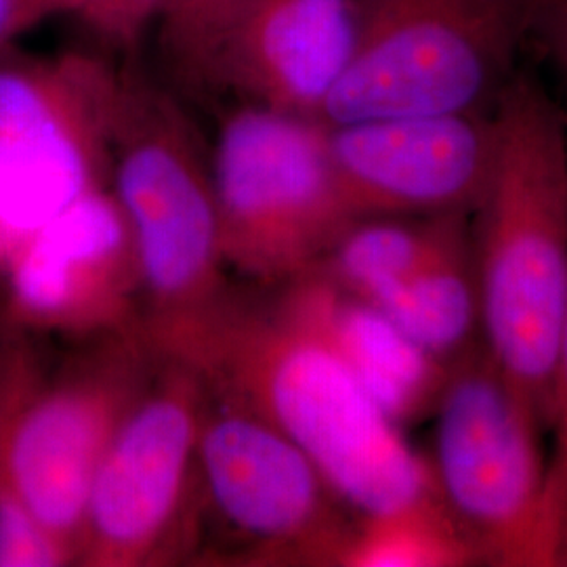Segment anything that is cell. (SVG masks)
<instances>
[{"instance_id":"obj_14","label":"cell","mask_w":567,"mask_h":567,"mask_svg":"<svg viewBox=\"0 0 567 567\" xmlns=\"http://www.w3.org/2000/svg\"><path fill=\"white\" fill-rule=\"evenodd\" d=\"M365 303L379 307L393 324L440 362L452 365L461 360L482 341L471 227L408 278L381 290Z\"/></svg>"},{"instance_id":"obj_18","label":"cell","mask_w":567,"mask_h":567,"mask_svg":"<svg viewBox=\"0 0 567 567\" xmlns=\"http://www.w3.org/2000/svg\"><path fill=\"white\" fill-rule=\"evenodd\" d=\"M166 0H61L70 16L102 42L126 58H137L142 42L161 20Z\"/></svg>"},{"instance_id":"obj_17","label":"cell","mask_w":567,"mask_h":567,"mask_svg":"<svg viewBox=\"0 0 567 567\" xmlns=\"http://www.w3.org/2000/svg\"><path fill=\"white\" fill-rule=\"evenodd\" d=\"M547 426L553 429L555 444L547 463L540 550L543 567H557L567 538V301L553 368Z\"/></svg>"},{"instance_id":"obj_10","label":"cell","mask_w":567,"mask_h":567,"mask_svg":"<svg viewBox=\"0 0 567 567\" xmlns=\"http://www.w3.org/2000/svg\"><path fill=\"white\" fill-rule=\"evenodd\" d=\"M215 503L244 532L341 559L353 529L330 507L332 489L292 440L267 419L225 414L198 435Z\"/></svg>"},{"instance_id":"obj_15","label":"cell","mask_w":567,"mask_h":567,"mask_svg":"<svg viewBox=\"0 0 567 567\" xmlns=\"http://www.w3.org/2000/svg\"><path fill=\"white\" fill-rule=\"evenodd\" d=\"M466 213L437 217H360L330 244L326 280L362 301L435 257L468 227Z\"/></svg>"},{"instance_id":"obj_8","label":"cell","mask_w":567,"mask_h":567,"mask_svg":"<svg viewBox=\"0 0 567 567\" xmlns=\"http://www.w3.org/2000/svg\"><path fill=\"white\" fill-rule=\"evenodd\" d=\"M221 236L265 264L295 267L355 221L318 118L264 105L225 116L210 161Z\"/></svg>"},{"instance_id":"obj_11","label":"cell","mask_w":567,"mask_h":567,"mask_svg":"<svg viewBox=\"0 0 567 567\" xmlns=\"http://www.w3.org/2000/svg\"><path fill=\"white\" fill-rule=\"evenodd\" d=\"M198 444L185 393L163 391L116 425L95 471L84 529L107 559L142 555L173 519Z\"/></svg>"},{"instance_id":"obj_1","label":"cell","mask_w":567,"mask_h":567,"mask_svg":"<svg viewBox=\"0 0 567 567\" xmlns=\"http://www.w3.org/2000/svg\"><path fill=\"white\" fill-rule=\"evenodd\" d=\"M492 114L494 163L471 227L482 344L547 426L567 301V110L515 72Z\"/></svg>"},{"instance_id":"obj_9","label":"cell","mask_w":567,"mask_h":567,"mask_svg":"<svg viewBox=\"0 0 567 567\" xmlns=\"http://www.w3.org/2000/svg\"><path fill=\"white\" fill-rule=\"evenodd\" d=\"M344 203L360 217L473 215L496 150L492 112L328 126Z\"/></svg>"},{"instance_id":"obj_5","label":"cell","mask_w":567,"mask_h":567,"mask_svg":"<svg viewBox=\"0 0 567 567\" xmlns=\"http://www.w3.org/2000/svg\"><path fill=\"white\" fill-rule=\"evenodd\" d=\"M437 489L484 566L543 567V419L484 344L450 365L435 408Z\"/></svg>"},{"instance_id":"obj_2","label":"cell","mask_w":567,"mask_h":567,"mask_svg":"<svg viewBox=\"0 0 567 567\" xmlns=\"http://www.w3.org/2000/svg\"><path fill=\"white\" fill-rule=\"evenodd\" d=\"M360 39L326 126L486 112L517 72L524 0H355Z\"/></svg>"},{"instance_id":"obj_6","label":"cell","mask_w":567,"mask_h":567,"mask_svg":"<svg viewBox=\"0 0 567 567\" xmlns=\"http://www.w3.org/2000/svg\"><path fill=\"white\" fill-rule=\"evenodd\" d=\"M255 389L265 416L303 450L326 486L364 519L412 507L437 494L423 461L365 391L343 358L292 313L265 334Z\"/></svg>"},{"instance_id":"obj_20","label":"cell","mask_w":567,"mask_h":567,"mask_svg":"<svg viewBox=\"0 0 567 567\" xmlns=\"http://www.w3.org/2000/svg\"><path fill=\"white\" fill-rule=\"evenodd\" d=\"M61 16V0H0V53L49 18Z\"/></svg>"},{"instance_id":"obj_21","label":"cell","mask_w":567,"mask_h":567,"mask_svg":"<svg viewBox=\"0 0 567 567\" xmlns=\"http://www.w3.org/2000/svg\"><path fill=\"white\" fill-rule=\"evenodd\" d=\"M559 566H567V538L566 543H564V548H561V553H559V564H557V567Z\"/></svg>"},{"instance_id":"obj_3","label":"cell","mask_w":567,"mask_h":567,"mask_svg":"<svg viewBox=\"0 0 567 567\" xmlns=\"http://www.w3.org/2000/svg\"><path fill=\"white\" fill-rule=\"evenodd\" d=\"M154 30L185 86L320 121L355 55L360 11L355 0H166Z\"/></svg>"},{"instance_id":"obj_12","label":"cell","mask_w":567,"mask_h":567,"mask_svg":"<svg viewBox=\"0 0 567 567\" xmlns=\"http://www.w3.org/2000/svg\"><path fill=\"white\" fill-rule=\"evenodd\" d=\"M131 227L103 187L82 196L25 244L4 269L11 313L25 324H68L110 295Z\"/></svg>"},{"instance_id":"obj_16","label":"cell","mask_w":567,"mask_h":567,"mask_svg":"<svg viewBox=\"0 0 567 567\" xmlns=\"http://www.w3.org/2000/svg\"><path fill=\"white\" fill-rule=\"evenodd\" d=\"M339 564L465 567L480 566L482 557L437 492L412 507L364 519L351 532Z\"/></svg>"},{"instance_id":"obj_4","label":"cell","mask_w":567,"mask_h":567,"mask_svg":"<svg viewBox=\"0 0 567 567\" xmlns=\"http://www.w3.org/2000/svg\"><path fill=\"white\" fill-rule=\"evenodd\" d=\"M118 68L91 53H0V274L44 225L103 187Z\"/></svg>"},{"instance_id":"obj_19","label":"cell","mask_w":567,"mask_h":567,"mask_svg":"<svg viewBox=\"0 0 567 567\" xmlns=\"http://www.w3.org/2000/svg\"><path fill=\"white\" fill-rule=\"evenodd\" d=\"M524 34L567 79V0H524Z\"/></svg>"},{"instance_id":"obj_13","label":"cell","mask_w":567,"mask_h":567,"mask_svg":"<svg viewBox=\"0 0 567 567\" xmlns=\"http://www.w3.org/2000/svg\"><path fill=\"white\" fill-rule=\"evenodd\" d=\"M292 316L332 344L398 425L435 412L450 365L414 343L379 307L322 278L303 288Z\"/></svg>"},{"instance_id":"obj_7","label":"cell","mask_w":567,"mask_h":567,"mask_svg":"<svg viewBox=\"0 0 567 567\" xmlns=\"http://www.w3.org/2000/svg\"><path fill=\"white\" fill-rule=\"evenodd\" d=\"M110 175L147 286L164 299L196 290L221 236L210 164L137 58L118 68Z\"/></svg>"}]
</instances>
